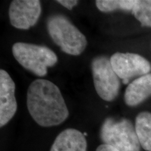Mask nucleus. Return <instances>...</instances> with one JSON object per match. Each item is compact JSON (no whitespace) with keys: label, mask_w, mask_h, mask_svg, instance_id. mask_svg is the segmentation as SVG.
Listing matches in <instances>:
<instances>
[{"label":"nucleus","mask_w":151,"mask_h":151,"mask_svg":"<svg viewBox=\"0 0 151 151\" xmlns=\"http://www.w3.org/2000/svg\"><path fill=\"white\" fill-rule=\"evenodd\" d=\"M132 11L141 25L151 27V0L136 1Z\"/></svg>","instance_id":"nucleus-13"},{"label":"nucleus","mask_w":151,"mask_h":151,"mask_svg":"<svg viewBox=\"0 0 151 151\" xmlns=\"http://www.w3.org/2000/svg\"><path fill=\"white\" fill-rule=\"evenodd\" d=\"M46 24L49 35L62 51L74 56L84 51L88 44L86 36L67 17L52 15L48 17Z\"/></svg>","instance_id":"nucleus-2"},{"label":"nucleus","mask_w":151,"mask_h":151,"mask_svg":"<svg viewBox=\"0 0 151 151\" xmlns=\"http://www.w3.org/2000/svg\"><path fill=\"white\" fill-rule=\"evenodd\" d=\"M91 68L94 86L98 95L104 101H113L119 94L120 82L110 59L104 55L96 57L92 60Z\"/></svg>","instance_id":"nucleus-5"},{"label":"nucleus","mask_w":151,"mask_h":151,"mask_svg":"<svg viewBox=\"0 0 151 151\" xmlns=\"http://www.w3.org/2000/svg\"><path fill=\"white\" fill-rule=\"evenodd\" d=\"M57 2L59 3L60 4L62 5L69 10H71L73 7L78 4V1H75V0H58V1H57Z\"/></svg>","instance_id":"nucleus-14"},{"label":"nucleus","mask_w":151,"mask_h":151,"mask_svg":"<svg viewBox=\"0 0 151 151\" xmlns=\"http://www.w3.org/2000/svg\"><path fill=\"white\" fill-rule=\"evenodd\" d=\"M12 52L19 64L34 74L45 76L48 68L58 62V57L51 49L44 46L18 42L14 43Z\"/></svg>","instance_id":"nucleus-4"},{"label":"nucleus","mask_w":151,"mask_h":151,"mask_svg":"<svg viewBox=\"0 0 151 151\" xmlns=\"http://www.w3.org/2000/svg\"><path fill=\"white\" fill-rule=\"evenodd\" d=\"M97 9L101 12H112L116 10L132 11L136 1L134 0H97Z\"/></svg>","instance_id":"nucleus-12"},{"label":"nucleus","mask_w":151,"mask_h":151,"mask_svg":"<svg viewBox=\"0 0 151 151\" xmlns=\"http://www.w3.org/2000/svg\"><path fill=\"white\" fill-rule=\"evenodd\" d=\"M135 128L141 146L151 151V113L143 111L136 117Z\"/></svg>","instance_id":"nucleus-11"},{"label":"nucleus","mask_w":151,"mask_h":151,"mask_svg":"<svg viewBox=\"0 0 151 151\" xmlns=\"http://www.w3.org/2000/svg\"><path fill=\"white\" fill-rule=\"evenodd\" d=\"M16 85L10 75L0 70V127H2L14 118L18 105L15 97Z\"/></svg>","instance_id":"nucleus-8"},{"label":"nucleus","mask_w":151,"mask_h":151,"mask_svg":"<svg viewBox=\"0 0 151 151\" xmlns=\"http://www.w3.org/2000/svg\"><path fill=\"white\" fill-rule=\"evenodd\" d=\"M151 96V73L142 76L130 83L126 88L124 99L129 106H136Z\"/></svg>","instance_id":"nucleus-10"},{"label":"nucleus","mask_w":151,"mask_h":151,"mask_svg":"<svg viewBox=\"0 0 151 151\" xmlns=\"http://www.w3.org/2000/svg\"><path fill=\"white\" fill-rule=\"evenodd\" d=\"M112 67L124 84L136 77L148 74L151 71V64L140 55L131 52H116L111 57Z\"/></svg>","instance_id":"nucleus-6"},{"label":"nucleus","mask_w":151,"mask_h":151,"mask_svg":"<svg viewBox=\"0 0 151 151\" xmlns=\"http://www.w3.org/2000/svg\"><path fill=\"white\" fill-rule=\"evenodd\" d=\"M96 151H119L113 147L106 144H101L97 147Z\"/></svg>","instance_id":"nucleus-15"},{"label":"nucleus","mask_w":151,"mask_h":151,"mask_svg":"<svg viewBox=\"0 0 151 151\" xmlns=\"http://www.w3.org/2000/svg\"><path fill=\"white\" fill-rule=\"evenodd\" d=\"M100 139L104 144L119 151H141L135 126L126 118H106L101 126Z\"/></svg>","instance_id":"nucleus-3"},{"label":"nucleus","mask_w":151,"mask_h":151,"mask_svg":"<svg viewBox=\"0 0 151 151\" xmlns=\"http://www.w3.org/2000/svg\"><path fill=\"white\" fill-rule=\"evenodd\" d=\"M27 106L34 120L44 127L59 125L69 115L59 88L45 79H37L29 85Z\"/></svg>","instance_id":"nucleus-1"},{"label":"nucleus","mask_w":151,"mask_h":151,"mask_svg":"<svg viewBox=\"0 0 151 151\" xmlns=\"http://www.w3.org/2000/svg\"><path fill=\"white\" fill-rule=\"evenodd\" d=\"M88 143L82 132L69 128L58 134L50 151H87Z\"/></svg>","instance_id":"nucleus-9"},{"label":"nucleus","mask_w":151,"mask_h":151,"mask_svg":"<svg viewBox=\"0 0 151 151\" xmlns=\"http://www.w3.org/2000/svg\"><path fill=\"white\" fill-rule=\"evenodd\" d=\"M41 14V5L38 0H14L9 9V16L13 27L28 29L35 25Z\"/></svg>","instance_id":"nucleus-7"}]
</instances>
